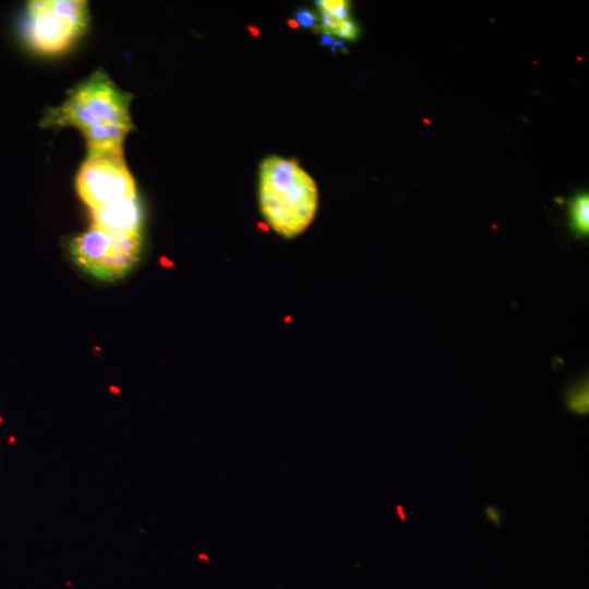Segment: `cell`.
Segmentation results:
<instances>
[{
	"label": "cell",
	"instance_id": "cell-1",
	"mask_svg": "<svg viewBox=\"0 0 589 589\" xmlns=\"http://www.w3.org/2000/svg\"><path fill=\"white\" fill-rule=\"evenodd\" d=\"M259 203L267 227L292 239L314 219L317 187L297 160L272 155L260 165Z\"/></svg>",
	"mask_w": 589,
	"mask_h": 589
},
{
	"label": "cell",
	"instance_id": "cell-2",
	"mask_svg": "<svg viewBox=\"0 0 589 589\" xmlns=\"http://www.w3.org/2000/svg\"><path fill=\"white\" fill-rule=\"evenodd\" d=\"M131 95L120 91L108 75L97 71L70 92L57 108L50 109L43 127H75L84 134L116 124H132Z\"/></svg>",
	"mask_w": 589,
	"mask_h": 589
},
{
	"label": "cell",
	"instance_id": "cell-3",
	"mask_svg": "<svg viewBox=\"0 0 589 589\" xmlns=\"http://www.w3.org/2000/svg\"><path fill=\"white\" fill-rule=\"evenodd\" d=\"M88 22L87 1H31L26 11L25 38L39 53H61L82 36Z\"/></svg>",
	"mask_w": 589,
	"mask_h": 589
},
{
	"label": "cell",
	"instance_id": "cell-4",
	"mask_svg": "<svg viewBox=\"0 0 589 589\" xmlns=\"http://www.w3.org/2000/svg\"><path fill=\"white\" fill-rule=\"evenodd\" d=\"M142 241V233H117L92 225L71 241L70 251L76 265L88 274L104 280H115L137 263Z\"/></svg>",
	"mask_w": 589,
	"mask_h": 589
},
{
	"label": "cell",
	"instance_id": "cell-5",
	"mask_svg": "<svg viewBox=\"0 0 589 589\" xmlns=\"http://www.w3.org/2000/svg\"><path fill=\"white\" fill-rule=\"evenodd\" d=\"M76 192L92 209L125 197H137L122 154L88 155L75 180Z\"/></svg>",
	"mask_w": 589,
	"mask_h": 589
},
{
	"label": "cell",
	"instance_id": "cell-6",
	"mask_svg": "<svg viewBox=\"0 0 589 589\" xmlns=\"http://www.w3.org/2000/svg\"><path fill=\"white\" fill-rule=\"evenodd\" d=\"M93 226L106 231L142 233V209L137 197H125L91 211Z\"/></svg>",
	"mask_w": 589,
	"mask_h": 589
},
{
	"label": "cell",
	"instance_id": "cell-7",
	"mask_svg": "<svg viewBox=\"0 0 589 589\" xmlns=\"http://www.w3.org/2000/svg\"><path fill=\"white\" fill-rule=\"evenodd\" d=\"M570 226L581 237L589 233V196L587 193L573 199L569 207Z\"/></svg>",
	"mask_w": 589,
	"mask_h": 589
},
{
	"label": "cell",
	"instance_id": "cell-8",
	"mask_svg": "<svg viewBox=\"0 0 589 589\" xmlns=\"http://www.w3.org/2000/svg\"><path fill=\"white\" fill-rule=\"evenodd\" d=\"M566 404L569 410L585 414L588 412V383L581 382L574 386L566 397Z\"/></svg>",
	"mask_w": 589,
	"mask_h": 589
},
{
	"label": "cell",
	"instance_id": "cell-9",
	"mask_svg": "<svg viewBox=\"0 0 589 589\" xmlns=\"http://www.w3.org/2000/svg\"><path fill=\"white\" fill-rule=\"evenodd\" d=\"M318 13L334 17L336 20L350 19L349 2L345 0H318L315 1Z\"/></svg>",
	"mask_w": 589,
	"mask_h": 589
},
{
	"label": "cell",
	"instance_id": "cell-10",
	"mask_svg": "<svg viewBox=\"0 0 589 589\" xmlns=\"http://www.w3.org/2000/svg\"><path fill=\"white\" fill-rule=\"evenodd\" d=\"M294 20L299 26L303 28H312L315 26L318 15L308 8H298L294 11Z\"/></svg>",
	"mask_w": 589,
	"mask_h": 589
},
{
	"label": "cell",
	"instance_id": "cell-11",
	"mask_svg": "<svg viewBox=\"0 0 589 589\" xmlns=\"http://www.w3.org/2000/svg\"><path fill=\"white\" fill-rule=\"evenodd\" d=\"M485 516L492 524L496 526H501L503 515L495 506H491V505L486 506Z\"/></svg>",
	"mask_w": 589,
	"mask_h": 589
},
{
	"label": "cell",
	"instance_id": "cell-12",
	"mask_svg": "<svg viewBox=\"0 0 589 589\" xmlns=\"http://www.w3.org/2000/svg\"><path fill=\"white\" fill-rule=\"evenodd\" d=\"M320 43L324 46H330L334 43L332 35L323 33L320 36Z\"/></svg>",
	"mask_w": 589,
	"mask_h": 589
},
{
	"label": "cell",
	"instance_id": "cell-13",
	"mask_svg": "<svg viewBox=\"0 0 589 589\" xmlns=\"http://www.w3.org/2000/svg\"><path fill=\"white\" fill-rule=\"evenodd\" d=\"M248 31L254 36V37H257L261 35V32L257 27H255L254 25H248Z\"/></svg>",
	"mask_w": 589,
	"mask_h": 589
},
{
	"label": "cell",
	"instance_id": "cell-14",
	"mask_svg": "<svg viewBox=\"0 0 589 589\" xmlns=\"http://www.w3.org/2000/svg\"><path fill=\"white\" fill-rule=\"evenodd\" d=\"M287 24H288L289 27H291V28H293V29H297V28L300 27L299 24L296 22L294 19H289V20L287 21Z\"/></svg>",
	"mask_w": 589,
	"mask_h": 589
},
{
	"label": "cell",
	"instance_id": "cell-15",
	"mask_svg": "<svg viewBox=\"0 0 589 589\" xmlns=\"http://www.w3.org/2000/svg\"><path fill=\"white\" fill-rule=\"evenodd\" d=\"M396 510H397V514L399 516L400 519H405V516H404V510H402V507L400 505H398L396 507Z\"/></svg>",
	"mask_w": 589,
	"mask_h": 589
}]
</instances>
